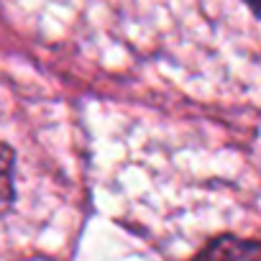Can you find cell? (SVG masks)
Here are the masks:
<instances>
[{
  "label": "cell",
  "instance_id": "6da1fadb",
  "mask_svg": "<svg viewBox=\"0 0 261 261\" xmlns=\"http://www.w3.org/2000/svg\"><path fill=\"white\" fill-rule=\"evenodd\" d=\"M192 261H261V243L238 236H220L210 241Z\"/></svg>",
  "mask_w": 261,
  "mask_h": 261
},
{
  "label": "cell",
  "instance_id": "7a4b0ae2",
  "mask_svg": "<svg viewBox=\"0 0 261 261\" xmlns=\"http://www.w3.org/2000/svg\"><path fill=\"white\" fill-rule=\"evenodd\" d=\"M13 202V151L0 144V213Z\"/></svg>",
  "mask_w": 261,
  "mask_h": 261
},
{
  "label": "cell",
  "instance_id": "3957f363",
  "mask_svg": "<svg viewBox=\"0 0 261 261\" xmlns=\"http://www.w3.org/2000/svg\"><path fill=\"white\" fill-rule=\"evenodd\" d=\"M246 3H248V8H251L256 16H261V0H246Z\"/></svg>",
  "mask_w": 261,
  "mask_h": 261
}]
</instances>
